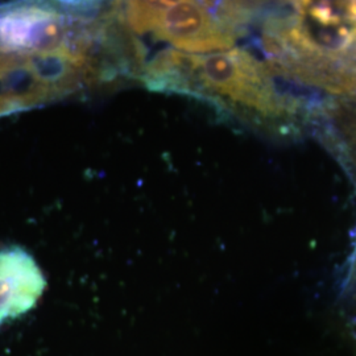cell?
I'll return each instance as SVG.
<instances>
[{
	"instance_id": "obj_6",
	"label": "cell",
	"mask_w": 356,
	"mask_h": 356,
	"mask_svg": "<svg viewBox=\"0 0 356 356\" xmlns=\"http://www.w3.org/2000/svg\"><path fill=\"white\" fill-rule=\"evenodd\" d=\"M355 42H356V41H355Z\"/></svg>"
},
{
	"instance_id": "obj_1",
	"label": "cell",
	"mask_w": 356,
	"mask_h": 356,
	"mask_svg": "<svg viewBox=\"0 0 356 356\" xmlns=\"http://www.w3.org/2000/svg\"><path fill=\"white\" fill-rule=\"evenodd\" d=\"M127 19L138 33L152 32L188 53H219L234 45L232 35L216 22L206 3L131 1Z\"/></svg>"
},
{
	"instance_id": "obj_2",
	"label": "cell",
	"mask_w": 356,
	"mask_h": 356,
	"mask_svg": "<svg viewBox=\"0 0 356 356\" xmlns=\"http://www.w3.org/2000/svg\"><path fill=\"white\" fill-rule=\"evenodd\" d=\"M182 58L207 89L259 110L272 108L270 94L259 76L254 58L247 53L231 51L207 56L182 54Z\"/></svg>"
},
{
	"instance_id": "obj_3",
	"label": "cell",
	"mask_w": 356,
	"mask_h": 356,
	"mask_svg": "<svg viewBox=\"0 0 356 356\" xmlns=\"http://www.w3.org/2000/svg\"><path fill=\"white\" fill-rule=\"evenodd\" d=\"M300 24L291 38L306 51L337 56L356 41V1L298 3Z\"/></svg>"
},
{
	"instance_id": "obj_4",
	"label": "cell",
	"mask_w": 356,
	"mask_h": 356,
	"mask_svg": "<svg viewBox=\"0 0 356 356\" xmlns=\"http://www.w3.org/2000/svg\"><path fill=\"white\" fill-rule=\"evenodd\" d=\"M69 31L61 13L22 7L0 17V47L20 54L66 53Z\"/></svg>"
},
{
	"instance_id": "obj_5",
	"label": "cell",
	"mask_w": 356,
	"mask_h": 356,
	"mask_svg": "<svg viewBox=\"0 0 356 356\" xmlns=\"http://www.w3.org/2000/svg\"><path fill=\"white\" fill-rule=\"evenodd\" d=\"M47 288L36 260L19 247L0 250V326L32 310Z\"/></svg>"
}]
</instances>
